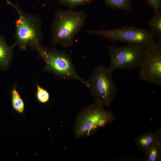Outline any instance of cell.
<instances>
[{"label":"cell","instance_id":"12","mask_svg":"<svg viewBox=\"0 0 161 161\" xmlns=\"http://www.w3.org/2000/svg\"><path fill=\"white\" fill-rule=\"evenodd\" d=\"M105 5L109 8L127 11H131L133 8L132 0H103Z\"/></svg>","mask_w":161,"mask_h":161},{"label":"cell","instance_id":"1","mask_svg":"<svg viewBox=\"0 0 161 161\" xmlns=\"http://www.w3.org/2000/svg\"><path fill=\"white\" fill-rule=\"evenodd\" d=\"M86 17L84 11L76 12L69 9L55 11L51 27V45L59 44L65 48L72 45L75 37L85 24Z\"/></svg>","mask_w":161,"mask_h":161},{"label":"cell","instance_id":"9","mask_svg":"<svg viewBox=\"0 0 161 161\" xmlns=\"http://www.w3.org/2000/svg\"><path fill=\"white\" fill-rule=\"evenodd\" d=\"M13 44L8 45L4 37L0 35V71H6L10 68L13 60Z\"/></svg>","mask_w":161,"mask_h":161},{"label":"cell","instance_id":"8","mask_svg":"<svg viewBox=\"0 0 161 161\" xmlns=\"http://www.w3.org/2000/svg\"><path fill=\"white\" fill-rule=\"evenodd\" d=\"M138 68L140 81L161 85V41H154L145 47Z\"/></svg>","mask_w":161,"mask_h":161},{"label":"cell","instance_id":"11","mask_svg":"<svg viewBox=\"0 0 161 161\" xmlns=\"http://www.w3.org/2000/svg\"><path fill=\"white\" fill-rule=\"evenodd\" d=\"M152 17L148 21L149 30L157 41H161V8L154 10Z\"/></svg>","mask_w":161,"mask_h":161},{"label":"cell","instance_id":"17","mask_svg":"<svg viewBox=\"0 0 161 161\" xmlns=\"http://www.w3.org/2000/svg\"><path fill=\"white\" fill-rule=\"evenodd\" d=\"M145 1L154 10L161 8V0H145Z\"/></svg>","mask_w":161,"mask_h":161},{"label":"cell","instance_id":"5","mask_svg":"<svg viewBox=\"0 0 161 161\" xmlns=\"http://www.w3.org/2000/svg\"><path fill=\"white\" fill-rule=\"evenodd\" d=\"M108 68L100 65L94 70L88 80L95 103L108 107L116 95L117 87Z\"/></svg>","mask_w":161,"mask_h":161},{"label":"cell","instance_id":"4","mask_svg":"<svg viewBox=\"0 0 161 161\" xmlns=\"http://www.w3.org/2000/svg\"><path fill=\"white\" fill-rule=\"evenodd\" d=\"M114 119L111 111L95 103L83 109L77 117L74 126L75 136L76 138L89 136Z\"/></svg>","mask_w":161,"mask_h":161},{"label":"cell","instance_id":"16","mask_svg":"<svg viewBox=\"0 0 161 161\" xmlns=\"http://www.w3.org/2000/svg\"><path fill=\"white\" fill-rule=\"evenodd\" d=\"M36 97L37 100L40 103H44L49 100L50 95L46 89L37 84Z\"/></svg>","mask_w":161,"mask_h":161},{"label":"cell","instance_id":"10","mask_svg":"<svg viewBox=\"0 0 161 161\" xmlns=\"http://www.w3.org/2000/svg\"><path fill=\"white\" fill-rule=\"evenodd\" d=\"M160 131H149L136 138L134 140L137 148L144 153L153 145L161 143Z\"/></svg>","mask_w":161,"mask_h":161},{"label":"cell","instance_id":"13","mask_svg":"<svg viewBox=\"0 0 161 161\" xmlns=\"http://www.w3.org/2000/svg\"><path fill=\"white\" fill-rule=\"evenodd\" d=\"M12 104L13 109L17 112L22 113L24 108V103L17 89L15 84L11 90Z\"/></svg>","mask_w":161,"mask_h":161},{"label":"cell","instance_id":"6","mask_svg":"<svg viewBox=\"0 0 161 161\" xmlns=\"http://www.w3.org/2000/svg\"><path fill=\"white\" fill-rule=\"evenodd\" d=\"M145 48L134 44L120 47L114 45L108 46L107 50L110 59L109 69L112 72L117 69H136L140 65Z\"/></svg>","mask_w":161,"mask_h":161},{"label":"cell","instance_id":"2","mask_svg":"<svg viewBox=\"0 0 161 161\" xmlns=\"http://www.w3.org/2000/svg\"><path fill=\"white\" fill-rule=\"evenodd\" d=\"M6 2L15 10L18 15L15 21L14 44L21 51L26 50L29 47L34 49L41 44L44 38L40 19L37 16L26 13L17 4H13L9 0Z\"/></svg>","mask_w":161,"mask_h":161},{"label":"cell","instance_id":"14","mask_svg":"<svg viewBox=\"0 0 161 161\" xmlns=\"http://www.w3.org/2000/svg\"><path fill=\"white\" fill-rule=\"evenodd\" d=\"M145 160L148 161H157L160 160L161 143L155 145L145 153Z\"/></svg>","mask_w":161,"mask_h":161},{"label":"cell","instance_id":"3","mask_svg":"<svg viewBox=\"0 0 161 161\" xmlns=\"http://www.w3.org/2000/svg\"><path fill=\"white\" fill-rule=\"evenodd\" d=\"M34 49L45 64L44 71L62 79L77 80L89 87L88 81L83 79L76 72L71 57L67 52L59 51L55 48L44 47L41 44Z\"/></svg>","mask_w":161,"mask_h":161},{"label":"cell","instance_id":"7","mask_svg":"<svg viewBox=\"0 0 161 161\" xmlns=\"http://www.w3.org/2000/svg\"><path fill=\"white\" fill-rule=\"evenodd\" d=\"M87 32L104 37L109 41L138 44L145 47L156 39L149 30L134 26L126 25L109 30H88Z\"/></svg>","mask_w":161,"mask_h":161},{"label":"cell","instance_id":"15","mask_svg":"<svg viewBox=\"0 0 161 161\" xmlns=\"http://www.w3.org/2000/svg\"><path fill=\"white\" fill-rule=\"evenodd\" d=\"M94 0H58L61 5L68 7L69 9L78 6H83L90 4Z\"/></svg>","mask_w":161,"mask_h":161}]
</instances>
